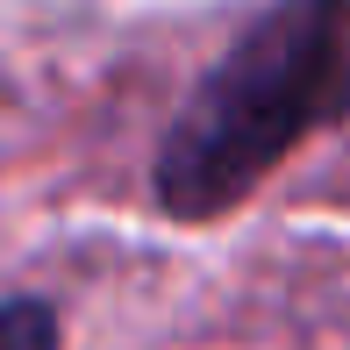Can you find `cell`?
Instances as JSON below:
<instances>
[{"mask_svg": "<svg viewBox=\"0 0 350 350\" xmlns=\"http://www.w3.org/2000/svg\"><path fill=\"white\" fill-rule=\"evenodd\" d=\"M0 350H57V308L36 293L0 300Z\"/></svg>", "mask_w": 350, "mask_h": 350, "instance_id": "2", "label": "cell"}, {"mask_svg": "<svg viewBox=\"0 0 350 350\" xmlns=\"http://www.w3.org/2000/svg\"><path fill=\"white\" fill-rule=\"evenodd\" d=\"M350 100V0H265L200 72L150 186L172 221H221Z\"/></svg>", "mask_w": 350, "mask_h": 350, "instance_id": "1", "label": "cell"}]
</instances>
